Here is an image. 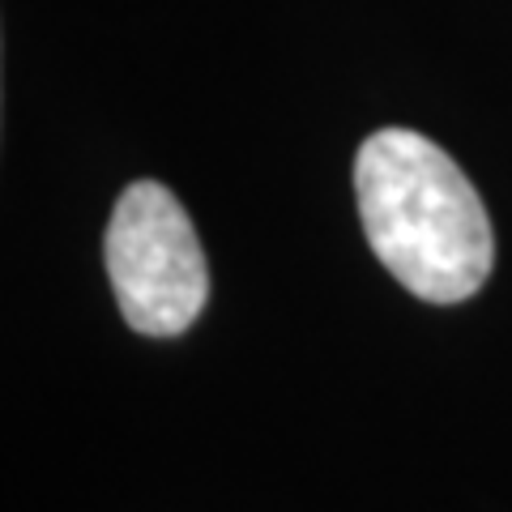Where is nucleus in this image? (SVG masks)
Returning a JSON list of instances; mask_svg holds the SVG:
<instances>
[{
  "label": "nucleus",
  "mask_w": 512,
  "mask_h": 512,
  "mask_svg": "<svg viewBox=\"0 0 512 512\" xmlns=\"http://www.w3.org/2000/svg\"><path fill=\"white\" fill-rule=\"evenodd\" d=\"M355 197L367 244L410 295L461 303L487 282V205L436 141L410 128L372 133L355 158Z\"/></svg>",
  "instance_id": "nucleus-1"
},
{
  "label": "nucleus",
  "mask_w": 512,
  "mask_h": 512,
  "mask_svg": "<svg viewBox=\"0 0 512 512\" xmlns=\"http://www.w3.org/2000/svg\"><path fill=\"white\" fill-rule=\"evenodd\" d=\"M107 274L120 316L146 338H175L201 316L210 269L171 188L137 180L120 192L107 222Z\"/></svg>",
  "instance_id": "nucleus-2"
}]
</instances>
